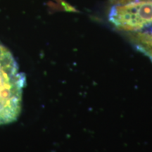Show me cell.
Returning <instances> with one entry per match:
<instances>
[{"label": "cell", "instance_id": "6da1fadb", "mask_svg": "<svg viewBox=\"0 0 152 152\" xmlns=\"http://www.w3.org/2000/svg\"><path fill=\"white\" fill-rule=\"evenodd\" d=\"M109 20L128 33L152 27V1L113 6Z\"/></svg>", "mask_w": 152, "mask_h": 152}, {"label": "cell", "instance_id": "3957f363", "mask_svg": "<svg viewBox=\"0 0 152 152\" xmlns=\"http://www.w3.org/2000/svg\"><path fill=\"white\" fill-rule=\"evenodd\" d=\"M152 0H111V3L114 6L128 4L133 2H140V1H150Z\"/></svg>", "mask_w": 152, "mask_h": 152}, {"label": "cell", "instance_id": "7a4b0ae2", "mask_svg": "<svg viewBox=\"0 0 152 152\" xmlns=\"http://www.w3.org/2000/svg\"><path fill=\"white\" fill-rule=\"evenodd\" d=\"M128 35L137 48L152 59V27Z\"/></svg>", "mask_w": 152, "mask_h": 152}]
</instances>
